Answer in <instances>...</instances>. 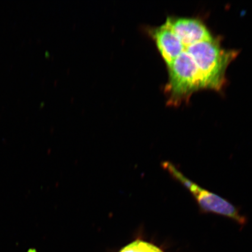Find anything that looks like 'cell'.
<instances>
[{
	"label": "cell",
	"mask_w": 252,
	"mask_h": 252,
	"mask_svg": "<svg viewBox=\"0 0 252 252\" xmlns=\"http://www.w3.org/2000/svg\"><path fill=\"white\" fill-rule=\"evenodd\" d=\"M147 32L155 42L166 67H169L184 50V45L166 21L159 27L149 28Z\"/></svg>",
	"instance_id": "5b68a950"
},
{
	"label": "cell",
	"mask_w": 252,
	"mask_h": 252,
	"mask_svg": "<svg viewBox=\"0 0 252 252\" xmlns=\"http://www.w3.org/2000/svg\"><path fill=\"white\" fill-rule=\"evenodd\" d=\"M184 47L196 63L203 90H221L225 83L226 69L238 52L223 49L214 37Z\"/></svg>",
	"instance_id": "6da1fadb"
},
{
	"label": "cell",
	"mask_w": 252,
	"mask_h": 252,
	"mask_svg": "<svg viewBox=\"0 0 252 252\" xmlns=\"http://www.w3.org/2000/svg\"><path fill=\"white\" fill-rule=\"evenodd\" d=\"M167 69L168 82L165 93L168 97V105H180L182 103L187 102L192 94L203 90L196 63L185 47L181 54Z\"/></svg>",
	"instance_id": "7a4b0ae2"
},
{
	"label": "cell",
	"mask_w": 252,
	"mask_h": 252,
	"mask_svg": "<svg viewBox=\"0 0 252 252\" xmlns=\"http://www.w3.org/2000/svg\"><path fill=\"white\" fill-rule=\"evenodd\" d=\"M166 21L184 46L214 37L209 28L199 19L172 17Z\"/></svg>",
	"instance_id": "277c9868"
},
{
	"label": "cell",
	"mask_w": 252,
	"mask_h": 252,
	"mask_svg": "<svg viewBox=\"0 0 252 252\" xmlns=\"http://www.w3.org/2000/svg\"><path fill=\"white\" fill-rule=\"evenodd\" d=\"M164 167L173 178L181 183L190 192L201 210L204 212L214 213L227 217L241 225L245 224L247 220L245 217L239 213L234 205L218 195L200 188L183 174L172 163L165 162Z\"/></svg>",
	"instance_id": "3957f363"
},
{
	"label": "cell",
	"mask_w": 252,
	"mask_h": 252,
	"mask_svg": "<svg viewBox=\"0 0 252 252\" xmlns=\"http://www.w3.org/2000/svg\"><path fill=\"white\" fill-rule=\"evenodd\" d=\"M119 252H163L157 246L141 240L135 241Z\"/></svg>",
	"instance_id": "8992f818"
}]
</instances>
